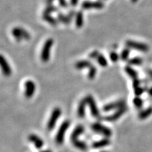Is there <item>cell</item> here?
Wrapping results in <instances>:
<instances>
[{
  "label": "cell",
  "instance_id": "1",
  "mask_svg": "<svg viewBox=\"0 0 152 152\" xmlns=\"http://www.w3.org/2000/svg\"><path fill=\"white\" fill-rule=\"evenodd\" d=\"M53 45H54V39L52 38H49L44 44L40 54V58L42 62L47 63L49 60Z\"/></svg>",
  "mask_w": 152,
  "mask_h": 152
},
{
  "label": "cell",
  "instance_id": "2",
  "mask_svg": "<svg viewBox=\"0 0 152 152\" xmlns=\"http://www.w3.org/2000/svg\"><path fill=\"white\" fill-rule=\"evenodd\" d=\"M11 33H12V35L14 36L15 39L18 42L23 40V39L27 41L30 40V38H31L30 34L20 27H15L13 28V30H11Z\"/></svg>",
  "mask_w": 152,
  "mask_h": 152
},
{
  "label": "cell",
  "instance_id": "3",
  "mask_svg": "<svg viewBox=\"0 0 152 152\" xmlns=\"http://www.w3.org/2000/svg\"><path fill=\"white\" fill-rule=\"evenodd\" d=\"M70 121H65L62 123V124L61 125V126L58 128V132L56 133V137H55V142L57 144L60 145L64 143V137H65V134L66 131L70 127Z\"/></svg>",
  "mask_w": 152,
  "mask_h": 152
},
{
  "label": "cell",
  "instance_id": "4",
  "mask_svg": "<svg viewBox=\"0 0 152 152\" xmlns=\"http://www.w3.org/2000/svg\"><path fill=\"white\" fill-rule=\"evenodd\" d=\"M91 128L94 132L102 134L105 137L109 138L112 134V131L111 130V129L105 126V125L101 124L99 123H92V125H91Z\"/></svg>",
  "mask_w": 152,
  "mask_h": 152
},
{
  "label": "cell",
  "instance_id": "5",
  "mask_svg": "<svg viewBox=\"0 0 152 152\" xmlns=\"http://www.w3.org/2000/svg\"><path fill=\"white\" fill-rule=\"evenodd\" d=\"M85 99L87 101V106L90 108L91 114L93 117L99 119L101 118L99 110L98 109V106L96 105V102H95L94 99L92 95H87V96L85 97Z\"/></svg>",
  "mask_w": 152,
  "mask_h": 152
},
{
  "label": "cell",
  "instance_id": "6",
  "mask_svg": "<svg viewBox=\"0 0 152 152\" xmlns=\"http://www.w3.org/2000/svg\"><path fill=\"white\" fill-rule=\"evenodd\" d=\"M61 115V110L60 108L56 107L53 110L51 114V116L49 118L48 123H47V130L49 131L53 130L54 127L56 126V124L59 118Z\"/></svg>",
  "mask_w": 152,
  "mask_h": 152
},
{
  "label": "cell",
  "instance_id": "7",
  "mask_svg": "<svg viewBox=\"0 0 152 152\" xmlns=\"http://www.w3.org/2000/svg\"><path fill=\"white\" fill-rule=\"evenodd\" d=\"M125 45H126L127 47H128V48L136 49L139 52H147L149 49V47L147 45L142 42H139L128 40L125 42Z\"/></svg>",
  "mask_w": 152,
  "mask_h": 152
},
{
  "label": "cell",
  "instance_id": "8",
  "mask_svg": "<svg viewBox=\"0 0 152 152\" xmlns=\"http://www.w3.org/2000/svg\"><path fill=\"white\" fill-rule=\"evenodd\" d=\"M126 106V102L125 100L120 99L116 102H111L108 104H106L103 107V111L105 112H109L113 111V110H118L121 108Z\"/></svg>",
  "mask_w": 152,
  "mask_h": 152
},
{
  "label": "cell",
  "instance_id": "9",
  "mask_svg": "<svg viewBox=\"0 0 152 152\" xmlns=\"http://www.w3.org/2000/svg\"><path fill=\"white\" fill-rule=\"evenodd\" d=\"M0 68L3 75L6 77H9L12 73V69L9 66L7 60L2 54H0Z\"/></svg>",
  "mask_w": 152,
  "mask_h": 152
},
{
  "label": "cell",
  "instance_id": "10",
  "mask_svg": "<svg viewBox=\"0 0 152 152\" xmlns=\"http://www.w3.org/2000/svg\"><path fill=\"white\" fill-rule=\"evenodd\" d=\"M36 90L35 83L32 80H27L25 83V96L30 99L35 94Z\"/></svg>",
  "mask_w": 152,
  "mask_h": 152
},
{
  "label": "cell",
  "instance_id": "11",
  "mask_svg": "<svg viewBox=\"0 0 152 152\" xmlns=\"http://www.w3.org/2000/svg\"><path fill=\"white\" fill-rule=\"evenodd\" d=\"M82 9H102L104 7V4L101 1H85L82 3L81 4Z\"/></svg>",
  "mask_w": 152,
  "mask_h": 152
},
{
  "label": "cell",
  "instance_id": "12",
  "mask_svg": "<svg viewBox=\"0 0 152 152\" xmlns=\"http://www.w3.org/2000/svg\"><path fill=\"white\" fill-rule=\"evenodd\" d=\"M127 111H128V108H127V106H125V107L116 110V111L115 113L109 115V116L105 117L104 120L106 121H108V122H114V121H116L121 116H123L126 113Z\"/></svg>",
  "mask_w": 152,
  "mask_h": 152
},
{
  "label": "cell",
  "instance_id": "13",
  "mask_svg": "<svg viewBox=\"0 0 152 152\" xmlns=\"http://www.w3.org/2000/svg\"><path fill=\"white\" fill-rule=\"evenodd\" d=\"M28 140L29 141L31 142L32 144H33L35 145L36 149H41L42 148L44 145L43 140L38 137L37 134H30L29 136H28Z\"/></svg>",
  "mask_w": 152,
  "mask_h": 152
},
{
  "label": "cell",
  "instance_id": "14",
  "mask_svg": "<svg viewBox=\"0 0 152 152\" xmlns=\"http://www.w3.org/2000/svg\"><path fill=\"white\" fill-rule=\"evenodd\" d=\"M85 128L83 125H77L76 128L74 129V130L72 132L71 135V142H73L76 141V140H78V137L80 136L84 132Z\"/></svg>",
  "mask_w": 152,
  "mask_h": 152
},
{
  "label": "cell",
  "instance_id": "15",
  "mask_svg": "<svg viewBox=\"0 0 152 152\" xmlns=\"http://www.w3.org/2000/svg\"><path fill=\"white\" fill-rule=\"evenodd\" d=\"M111 144V141L109 138L105 137L98 141L94 142L92 144V147L94 149H102V148L106 147Z\"/></svg>",
  "mask_w": 152,
  "mask_h": 152
},
{
  "label": "cell",
  "instance_id": "16",
  "mask_svg": "<svg viewBox=\"0 0 152 152\" xmlns=\"http://www.w3.org/2000/svg\"><path fill=\"white\" fill-rule=\"evenodd\" d=\"M87 105V101L85 98L82 99L78 104V107H77V116L80 118H83L85 116V111H86V106Z\"/></svg>",
  "mask_w": 152,
  "mask_h": 152
},
{
  "label": "cell",
  "instance_id": "17",
  "mask_svg": "<svg viewBox=\"0 0 152 152\" xmlns=\"http://www.w3.org/2000/svg\"><path fill=\"white\" fill-rule=\"evenodd\" d=\"M42 18L44 20L48 23L49 24H50L52 26H56L58 25V20L57 18H55L54 17H53L50 14H46V13H44Z\"/></svg>",
  "mask_w": 152,
  "mask_h": 152
},
{
  "label": "cell",
  "instance_id": "18",
  "mask_svg": "<svg viewBox=\"0 0 152 152\" xmlns=\"http://www.w3.org/2000/svg\"><path fill=\"white\" fill-rule=\"evenodd\" d=\"M92 66V63L87 60H82L77 61L75 64V68L77 70H83L85 68H90Z\"/></svg>",
  "mask_w": 152,
  "mask_h": 152
},
{
  "label": "cell",
  "instance_id": "19",
  "mask_svg": "<svg viewBox=\"0 0 152 152\" xmlns=\"http://www.w3.org/2000/svg\"><path fill=\"white\" fill-rule=\"evenodd\" d=\"M56 18L58 19V22L61 23L63 24L68 25L71 23L72 19L68 16V15H65L62 13H58Z\"/></svg>",
  "mask_w": 152,
  "mask_h": 152
},
{
  "label": "cell",
  "instance_id": "20",
  "mask_svg": "<svg viewBox=\"0 0 152 152\" xmlns=\"http://www.w3.org/2000/svg\"><path fill=\"white\" fill-rule=\"evenodd\" d=\"M152 114V106H149L147 109L140 111L138 114V118L140 120H145Z\"/></svg>",
  "mask_w": 152,
  "mask_h": 152
},
{
  "label": "cell",
  "instance_id": "21",
  "mask_svg": "<svg viewBox=\"0 0 152 152\" xmlns=\"http://www.w3.org/2000/svg\"><path fill=\"white\" fill-rule=\"evenodd\" d=\"M84 24V18H83V14L82 11H78L75 15V26L77 28L83 27Z\"/></svg>",
  "mask_w": 152,
  "mask_h": 152
},
{
  "label": "cell",
  "instance_id": "22",
  "mask_svg": "<svg viewBox=\"0 0 152 152\" xmlns=\"http://www.w3.org/2000/svg\"><path fill=\"white\" fill-rule=\"evenodd\" d=\"M125 71L126 72V73L130 76L131 78H132L133 80L134 79H137L138 76V73L135 70L133 69L132 68H131L130 66H127L125 68Z\"/></svg>",
  "mask_w": 152,
  "mask_h": 152
},
{
  "label": "cell",
  "instance_id": "23",
  "mask_svg": "<svg viewBox=\"0 0 152 152\" xmlns=\"http://www.w3.org/2000/svg\"><path fill=\"white\" fill-rule=\"evenodd\" d=\"M72 143H73L74 147L75 148H77V149L80 150H82V151H84V150H86L87 149V145L85 142L76 140V141L72 142Z\"/></svg>",
  "mask_w": 152,
  "mask_h": 152
},
{
  "label": "cell",
  "instance_id": "24",
  "mask_svg": "<svg viewBox=\"0 0 152 152\" xmlns=\"http://www.w3.org/2000/svg\"><path fill=\"white\" fill-rule=\"evenodd\" d=\"M96 61H97V63L99 65L102 66V67H106V66H108V61L105 58V56H104L103 54H99L97 56V58H96Z\"/></svg>",
  "mask_w": 152,
  "mask_h": 152
},
{
  "label": "cell",
  "instance_id": "25",
  "mask_svg": "<svg viewBox=\"0 0 152 152\" xmlns=\"http://www.w3.org/2000/svg\"><path fill=\"white\" fill-rule=\"evenodd\" d=\"M133 104H134L137 109H142V106H143L144 102L140 96H137V97L134 98V99H133Z\"/></svg>",
  "mask_w": 152,
  "mask_h": 152
},
{
  "label": "cell",
  "instance_id": "26",
  "mask_svg": "<svg viewBox=\"0 0 152 152\" xmlns=\"http://www.w3.org/2000/svg\"><path fill=\"white\" fill-rule=\"evenodd\" d=\"M143 60L141 58H139V57H135V58H132L128 61V64L130 65L133 66H140L142 64Z\"/></svg>",
  "mask_w": 152,
  "mask_h": 152
},
{
  "label": "cell",
  "instance_id": "27",
  "mask_svg": "<svg viewBox=\"0 0 152 152\" xmlns=\"http://www.w3.org/2000/svg\"><path fill=\"white\" fill-rule=\"evenodd\" d=\"M130 48H125L123 49V50L121 52V56H120V58H121V60L123 61H126L128 59V57L130 56Z\"/></svg>",
  "mask_w": 152,
  "mask_h": 152
},
{
  "label": "cell",
  "instance_id": "28",
  "mask_svg": "<svg viewBox=\"0 0 152 152\" xmlns=\"http://www.w3.org/2000/svg\"><path fill=\"white\" fill-rule=\"evenodd\" d=\"M96 72H97V69L94 67V66H92L89 68V72H88V78L90 80H93L95 77V76L96 75Z\"/></svg>",
  "mask_w": 152,
  "mask_h": 152
},
{
  "label": "cell",
  "instance_id": "29",
  "mask_svg": "<svg viewBox=\"0 0 152 152\" xmlns=\"http://www.w3.org/2000/svg\"><path fill=\"white\" fill-rule=\"evenodd\" d=\"M58 11V8H56V7H54V5H48L47 6V7L45 9V11L44 13H46V14H52V13L56 12V11Z\"/></svg>",
  "mask_w": 152,
  "mask_h": 152
},
{
  "label": "cell",
  "instance_id": "30",
  "mask_svg": "<svg viewBox=\"0 0 152 152\" xmlns=\"http://www.w3.org/2000/svg\"><path fill=\"white\" fill-rule=\"evenodd\" d=\"M120 58L119 55L115 52H111L110 54V59L113 63H116Z\"/></svg>",
  "mask_w": 152,
  "mask_h": 152
},
{
  "label": "cell",
  "instance_id": "31",
  "mask_svg": "<svg viewBox=\"0 0 152 152\" xmlns=\"http://www.w3.org/2000/svg\"><path fill=\"white\" fill-rule=\"evenodd\" d=\"M134 94H135L136 96H141L142 94H143L144 92V88H142L141 86H138L137 87H134Z\"/></svg>",
  "mask_w": 152,
  "mask_h": 152
},
{
  "label": "cell",
  "instance_id": "32",
  "mask_svg": "<svg viewBox=\"0 0 152 152\" xmlns=\"http://www.w3.org/2000/svg\"><path fill=\"white\" fill-rule=\"evenodd\" d=\"M99 54V52L97 50H94L92 52L90 53V55H89V57H90V58H92V59H96Z\"/></svg>",
  "mask_w": 152,
  "mask_h": 152
},
{
  "label": "cell",
  "instance_id": "33",
  "mask_svg": "<svg viewBox=\"0 0 152 152\" xmlns=\"http://www.w3.org/2000/svg\"><path fill=\"white\" fill-rule=\"evenodd\" d=\"M53 1H54V0H53ZM58 1V4H59L60 7H62V8H67L68 7V4L66 2V0H57Z\"/></svg>",
  "mask_w": 152,
  "mask_h": 152
},
{
  "label": "cell",
  "instance_id": "34",
  "mask_svg": "<svg viewBox=\"0 0 152 152\" xmlns=\"http://www.w3.org/2000/svg\"><path fill=\"white\" fill-rule=\"evenodd\" d=\"M79 0H71L70 1V4H71V6H73V7H75L76 5L77 4V3H78Z\"/></svg>",
  "mask_w": 152,
  "mask_h": 152
},
{
  "label": "cell",
  "instance_id": "35",
  "mask_svg": "<svg viewBox=\"0 0 152 152\" xmlns=\"http://www.w3.org/2000/svg\"><path fill=\"white\" fill-rule=\"evenodd\" d=\"M147 92H148V94H149L151 96H152V87H150L149 90H147Z\"/></svg>",
  "mask_w": 152,
  "mask_h": 152
},
{
  "label": "cell",
  "instance_id": "36",
  "mask_svg": "<svg viewBox=\"0 0 152 152\" xmlns=\"http://www.w3.org/2000/svg\"><path fill=\"white\" fill-rule=\"evenodd\" d=\"M147 73H148V75H149V77L152 79V70H148Z\"/></svg>",
  "mask_w": 152,
  "mask_h": 152
},
{
  "label": "cell",
  "instance_id": "37",
  "mask_svg": "<svg viewBox=\"0 0 152 152\" xmlns=\"http://www.w3.org/2000/svg\"><path fill=\"white\" fill-rule=\"evenodd\" d=\"M40 152H52V151H50V150H45V151H42Z\"/></svg>",
  "mask_w": 152,
  "mask_h": 152
},
{
  "label": "cell",
  "instance_id": "38",
  "mask_svg": "<svg viewBox=\"0 0 152 152\" xmlns=\"http://www.w3.org/2000/svg\"><path fill=\"white\" fill-rule=\"evenodd\" d=\"M131 1H132V3H135V2H137V1H138V0H131Z\"/></svg>",
  "mask_w": 152,
  "mask_h": 152
},
{
  "label": "cell",
  "instance_id": "39",
  "mask_svg": "<svg viewBox=\"0 0 152 152\" xmlns=\"http://www.w3.org/2000/svg\"><path fill=\"white\" fill-rule=\"evenodd\" d=\"M101 152H108V151H101Z\"/></svg>",
  "mask_w": 152,
  "mask_h": 152
}]
</instances>
